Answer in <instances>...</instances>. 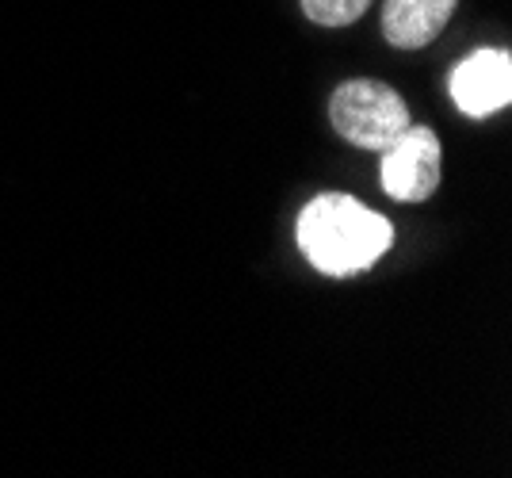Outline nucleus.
<instances>
[{"label": "nucleus", "instance_id": "obj_1", "mask_svg": "<svg viewBox=\"0 0 512 478\" xmlns=\"http://www.w3.org/2000/svg\"><path fill=\"white\" fill-rule=\"evenodd\" d=\"M394 241V226L360 199L325 192L299 215V245L325 276H356L383 257Z\"/></svg>", "mask_w": 512, "mask_h": 478}, {"label": "nucleus", "instance_id": "obj_2", "mask_svg": "<svg viewBox=\"0 0 512 478\" xmlns=\"http://www.w3.org/2000/svg\"><path fill=\"white\" fill-rule=\"evenodd\" d=\"M329 119L341 138L360 150L383 153L390 142H398L409 131L406 100L383 81H344L329 100Z\"/></svg>", "mask_w": 512, "mask_h": 478}, {"label": "nucleus", "instance_id": "obj_3", "mask_svg": "<svg viewBox=\"0 0 512 478\" xmlns=\"http://www.w3.org/2000/svg\"><path fill=\"white\" fill-rule=\"evenodd\" d=\"M383 188L386 196L421 203L440 184V138L428 127H413L383 150Z\"/></svg>", "mask_w": 512, "mask_h": 478}, {"label": "nucleus", "instance_id": "obj_4", "mask_svg": "<svg viewBox=\"0 0 512 478\" xmlns=\"http://www.w3.org/2000/svg\"><path fill=\"white\" fill-rule=\"evenodd\" d=\"M451 100L470 119H486L505 111L512 100V58L509 50H474L451 73Z\"/></svg>", "mask_w": 512, "mask_h": 478}, {"label": "nucleus", "instance_id": "obj_5", "mask_svg": "<svg viewBox=\"0 0 512 478\" xmlns=\"http://www.w3.org/2000/svg\"><path fill=\"white\" fill-rule=\"evenodd\" d=\"M459 0H386L383 4V35L390 46L417 50L428 46L444 27Z\"/></svg>", "mask_w": 512, "mask_h": 478}, {"label": "nucleus", "instance_id": "obj_6", "mask_svg": "<svg viewBox=\"0 0 512 478\" xmlns=\"http://www.w3.org/2000/svg\"><path fill=\"white\" fill-rule=\"evenodd\" d=\"M371 0H302V12L306 20L321 23V27H344V23H356L367 12Z\"/></svg>", "mask_w": 512, "mask_h": 478}]
</instances>
